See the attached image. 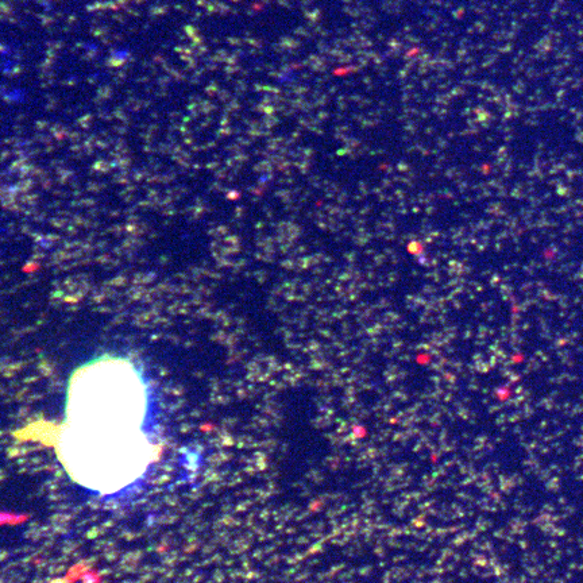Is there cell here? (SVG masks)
<instances>
[{
  "label": "cell",
  "instance_id": "obj_1",
  "mask_svg": "<svg viewBox=\"0 0 583 583\" xmlns=\"http://www.w3.org/2000/svg\"><path fill=\"white\" fill-rule=\"evenodd\" d=\"M147 409V386L131 361L103 355L77 367L55 444L66 473L103 494L138 481L154 459L144 431Z\"/></svg>",
  "mask_w": 583,
  "mask_h": 583
}]
</instances>
